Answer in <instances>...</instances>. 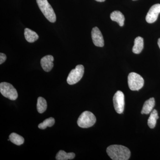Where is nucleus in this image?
Masks as SVG:
<instances>
[{
	"mask_svg": "<svg viewBox=\"0 0 160 160\" xmlns=\"http://www.w3.org/2000/svg\"><path fill=\"white\" fill-rule=\"evenodd\" d=\"M159 118L158 111L153 109L151 112L150 116L148 120V125L149 128L153 129L156 125L157 121Z\"/></svg>",
	"mask_w": 160,
	"mask_h": 160,
	"instance_id": "dca6fc26",
	"label": "nucleus"
},
{
	"mask_svg": "<svg viewBox=\"0 0 160 160\" xmlns=\"http://www.w3.org/2000/svg\"><path fill=\"white\" fill-rule=\"evenodd\" d=\"M132 1H136V0H132Z\"/></svg>",
	"mask_w": 160,
	"mask_h": 160,
	"instance_id": "5701e85b",
	"label": "nucleus"
},
{
	"mask_svg": "<svg viewBox=\"0 0 160 160\" xmlns=\"http://www.w3.org/2000/svg\"><path fill=\"white\" fill-rule=\"evenodd\" d=\"M106 152L113 160H128L131 155L129 149L122 145H111L107 148Z\"/></svg>",
	"mask_w": 160,
	"mask_h": 160,
	"instance_id": "f257e3e1",
	"label": "nucleus"
},
{
	"mask_svg": "<svg viewBox=\"0 0 160 160\" xmlns=\"http://www.w3.org/2000/svg\"><path fill=\"white\" fill-rule=\"evenodd\" d=\"M6 56L4 53L1 52L0 53V64L2 65V63L6 61Z\"/></svg>",
	"mask_w": 160,
	"mask_h": 160,
	"instance_id": "aec40b11",
	"label": "nucleus"
},
{
	"mask_svg": "<svg viewBox=\"0 0 160 160\" xmlns=\"http://www.w3.org/2000/svg\"><path fill=\"white\" fill-rule=\"evenodd\" d=\"M84 73V67L82 65L76 66L75 69H72L69 72L67 78V82L69 85H72L79 82Z\"/></svg>",
	"mask_w": 160,
	"mask_h": 160,
	"instance_id": "423d86ee",
	"label": "nucleus"
},
{
	"mask_svg": "<svg viewBox=\"0 0 160 160\" xmlns=\"http://www.w3.org/2000/svg\"><path fill=\"white\" fill-rule=\"evenodd\" d=\"M53 61L54 58L50 55H46L42 58L41 60V64L43 70L46 72L51 71L54 66Z\"/></svg>",
	"mask_w": 160,
	"mask_h": 160,
	"instance_id": "9d476101",
	"label": "nucleus"
},
{
	"mask_svg": "<svg viewBox=\"0 0 160 160\" xmlns=\"http://www.w3.org/2000/svg\"><path fill=\"white\" fill-rule=\"evenodd\" d=\"M92 38L95 46L102 47L104 46V41L102 32L97 27L92 28L91 32Z\"/></svg>",
	"mask_w": 160,
	"mask_h": 160,
	"instance_id": "1a4fd4ad",
	"label": "nucleus"
},
{
	"mask_svg": "<svg viewBox=\"0 0 160 160\" xmlns=\"http://www.w3.org/2000/svg\"><path fill=\"white\" fill-rule=\"evenodd\" d=\"M110 18L112 21L117 22L120 26H123L124 25L125 17L124 15L119 11L112 12L110 14Z\"/></svg>",
	"mask_w": 160,
	"mask_h": 160,
	"instance_id": "f8f14e48",
	"label": "nucleus"
},
{
	"mask_svg": "<svg viewBox=\"0 0 160 160\" xmlns=\"http://www.w3.org/2000/svg\"><path fill=\"white\" fill-rule=\"evenodd\" d=\"M75 157L74 152L67 153L64 150H60L56 156V159L57 160H72Z\"/></svg>",
	"mask_w": 160,
	"mask_h": 160,
	"instance_id": "2eb2a0df",
	"label": "nucleus"
},
{
	"mask_svg": "<svg viewBox=\"0 0 160 160\" xmlns=\"http://www.w3.org/2000/svg\"><path fill=\"white\" fill-rule=\"evenodd\" d=\"M9 139L12 142L17 146L22 145L24 143L25 141L22 137L15 132H12L10 134L9 136Z\"/></svg>",
	"mask_w": 160,
	"mask_h": 160,
	"instance_id": "f3484780",
	"label": "nucleus"
},
{
	"mask_svg": "<svg viewBox=\"0 0 160 160\" xmlns=\"http://www.w3.org/2000/svg\"><path fill=\"white\" fill-rule=\"evenodd\" d=\"M0 92L3 96L12 101H15L18 97L16 89L9 83L6 82L1 83Z\"/></svg>",
	"mask_w": 160,
	"mask_h": 160,
	"instance_id": "39448f33",
	"label": "nucleus"
},
{
	"mask_svg": "<svg viewBox=\"0 0 160 160\" xmlns=\"http://www.w3.org/2000/svg\"><path fill=\"white\" fill-rule=\"evenodd\" d=\"M155 105L154 98H151L144 103L141 113L142 114H148L152 111Z\"/></svg>",
	"mask_w": 160,
	"mask_h": 160,
	"instance_id": "9b49d317",
	"label": "nucleus"
},
{
	"mask_svg": "<svg viewBox=\"0 0 160 160\" xmlns=\"http://www.w3.org/2000/svg\"><path fill=\"white\" fill-rule=\"evenodd\" d=\"M160 13V4H157L153 5L146 15V19L148 23H153L157 20L158 16Z\"/></svg>",
	"mask_w": 160,
	"mask_h": 160,
	"instance_id": "6e6552de",
	"label": "nucleus"
},
{
	"mask_svg": "<svg viewBox=\"0 0 160 160\" xmlns=\"http://www.w3.org/2000/svg\"><path fill=\"white\" fill-rule=\"evenodd\" d=\"M95 1L98 2H105L106 0H95Z\"/></svg>",
	"mask_w": 160,
	"mask_h": 160,
	"instance_id": "4be33fe9",
	"label": "nucleus"
},
{
	"mask_svg": "<svg viewBox=\"0 0 160 160\" xmlns=\"http://www.w3.org/2000/svg\"><path fill=\"white\" fill-rule=\"evenodd\" d=\"M158 45L159 47V48L160 49V38L158 39Z\"/></svg>",
	"mask_w": 160,
	"mask_h": 160,
	"instance_id": "412c9836",
	"label": "nucleus"
},
{
	"mask_svg": "<svg viewBox=\"0 0 160 160\" xmlns=\"http://www.w3.org/2000/svg\"><path fill=\"white\" fill-rule=\"evenodd\" d=\"M144 48V40L141 37H138L134 40V46L132 47V52L135 54H139Z\"/></svg>",
	"mask_w": 160,
	"mask_h": 160,
	"instance_id": "ddd939ff",
	"label": "nucleus"
},
{
	"mask_svg": "<svg viewBox=\"0 0 160 160\" xmlns=\"http://www.w3.org/2000/svg\"><path fill=\"white\" fill-rule=\"evenodd\" d=\"M24 35L27 42L29 43H33L38 39L39 36L35 32L31 29L26 28L24 30Z\"/></svg>",
	"mask_w": 160,
	"mask_h": 160,
	"instance_id": "4468645a",
	"label": "nucleus"
},
{
	"mask_svg": "<svg viewBox=\"0 0 160 160\" xmlns=\"http://www.w3.org/2000/svg\"><path fill=\"white\" fill-rule=\"evenodd\" d=\"M128 83L130 89L132 91H138L144 86V80L139 74L132 72L128 75Z\"/></svg>",
	"mask_w": 160,
	"mask_h": 160,
	"instance_id": "20e7f679",
	"label": "nucleus"
},
{
	"mask_svg": "<svg viewBox=\"0 0 160 160\" xmlns=\"http://www.w3.org/2000/svg\"><path fill=\"white\" fill-rule=\"evenodd\" d=\"M37 110L40 113H42L45 112L47 109V102L45 98L42 97H39L38 99Z\"/></svg>",
	"mask_w": 160,
	"mask_h": 160,
	"instance_id": "a211bd4d",
	"label": "nucleus"
},
{
	"mask_svg": "<svg viewBox=\"0 0 160 160\" xmlns=\"http://www.w3.org/2000/svg\"><path fill=\"white\" fill-rule=\"evenodd\" d=\"M38 6L45 17L50 22L56 21V16L54 10L47 0H36Z\"/></svg>",
	"mask_w": 160,
	"mask_h": 160,
	"instance_id": "f03ea898",
	"label": "nucleus"
},
{
	"mask_svg": "<svg viewBox=\"0 0 160 160\" xmlns=\"http://www.w3.org/2000/svg\"><path fill=\"white\" fill-rule=\"evenodd\" d=\"M113 103L115 110L118 113H122L125 106V97L122 92L118 91L113 98Z\"/></svg>",
	"mask_w": 160,
	"mask_h": 160,
	"instance_id": "0eeeda50",
	"label": "nucleus"
},
{
	"mask_svg": "<svg viewBox=\"0 0 160 160\" xmlns=\"http://www.w3.org/2000/svg\"><path fill=\"white\" fill-rule=\"evenodd\" d=\"M55 124V119L54 118H49L46 119L43 122L39 124L38 128L41 129H46L47 127H51L54 125Z\"/></svg>",
	"mask_w": 160,
	"mask_h": 160,
	"instance_id": "6ab92c4d",
	"label": "nucleus"
},
{
	"mask_svg": "<svg viewBox=\"0 0 160 160\" xmlns=\"http://www.w3.org/2000/svg\"><path fill=\"white\" fill-rule=\"evenodd\" d=\"M96 122V118L92 112L86 111L82 113L78 119V126L82 128H88L93 126Z\"/></svg>",
	"mask_w": 160,
	"mask_h": 160,
	"instance_id": "7ed1b4c3",
	"label": "nucleus"
}]
</instances>
